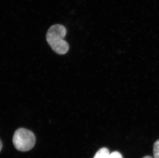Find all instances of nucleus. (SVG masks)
<instances>
[{
  "label": "nucleus",
  "instance_id": "obj_1",
  "mask_svg": "<svg viewBox=\"0 0 159 158\" xmlns=\"http://www.w3.org/2000/svg\"><path fill=\"white\" fill-rule=\"evenodd\" d=\"M66 33V27L60 24L52 26L47 32V42L52 49L59 55H65L69 49V44L63 40Z\"/></svg>",
  "mask_w": 159,
  "mask_h": 158
},
{
  "label": "nucleus",
  "instance_id": "obj_2",
  "mask_svg": "<svg viewBox=\"0 0 159 158\" xmlns=\"http://www.w3.org/2000/svg\"><path fill=\"white\" fill-rule=\"evenodd\" d=\"M12 141L17 150L27 151L35 145L36 138L32 131L25 128H19L14 134Z\"/></svg>",
  "mask_w": 159,
  "mask_h": 158
},
{
  "label": "nucleus",
  "instance_id": "obj_3",
  "mask_svg": "<svg viewBox=\"0 0 159 158\" xmlns=\"http://www.w3.org/2000/svg\"><path fill=\"white\" fill-rule=\"evenodd\" d=\"M109 151L106 147L102 148L98 151L93 158H108L109 156Z\"/></svg>",
  "mask_w": 159,
  "mask_h": 158
},
{
  "label": "nucleus",
  "instance_id": "obj_4",
  "mask_svg": "<svg viewBox=\"0 0 159 158\" xmlns=\"http://www.w3.org/2000/svg\"><path fill=\"white\" fill-rule=\"evenodd\" d=\"M154 158H159V140L156 141L153 145Z\"/></svg>",
  "mask_w": 159,
  "mask_h": 158
},
{
  "label": "nucleus",
  "instance_id": "obj_5",
  "mask_svg": "<svg viewBox=\"0 0 159 158\" xmlns=\"http://www.w3.org/2000/svg\"><path fill=\"white\" fill-rule=\"evenodd\" d=\"M108 158H123L122 154L119 151H113L110 154Z\"/></svg>",
  "mask_w": 159,
  "mask_h": 158
},
{
  "label": "nucleus",
  "instance_id": "obj_6",
  "mask_svg": "<svg viewBox=\"0 0 159 158\" xmlns=\"http://www.w3.org/2000/svg\"><path fill=\"white\" fill-rule=\"evenodd\" d=\"M2 148V143L1 141L0 140V151H1Z\"/></svg>",
  "mask_w": 159,
  "mask_h": 158
},
{
  "label": "nucleus",
  "instance_id": "obj_7",
  "mask_svg": "<svg viewBox=\"0 0 159 158\" xmlns=\"http://www.w3.org/2000/svg\"><path fill=\"white\" fill-rule=\"evenodd\" d=\"M143 158H153L152 157H150V156H145V157H143Z\"/></svg>",
  "mask_w": 159,
  "mask_h": 158
}]
</instances>
